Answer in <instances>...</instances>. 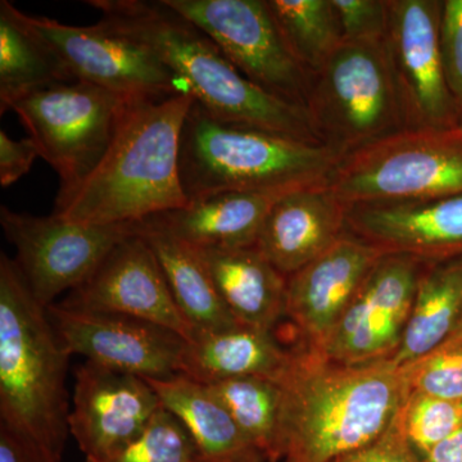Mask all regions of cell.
Listing matches in <instances>:
<instances>
[{
    "label": "cell",
    "instance_id": "cell-1",
    "mask_svg": "<svg viewBox=\"0 0 462 462\" xmlns=\"http://www.w3.org/2000/svg\"><path fill=\"white\" fill-rule=\"evenodd\" d=\"M279 380L282 412L276 462H333L385 433L409 393L392 360L334 364L294 345Z\"/></svg>",
    "mask_w": 462,
    "mask_h": 462
},
{
    "label": "cell",
    "instance_id": "cell-2",
    "mask_svg": "<svg viewBox=\"0 0 462 462\" xmlns=\"http://www.w3.org/2000/svg\"><path fill=\"white\" fill-rule=\"evenodd\" d=\"M99 23L152 51L194 100L220 120L297 141L320 136L306 108L267 93L245 78L216 42L165 0H88Z\"/></svg>",
    "mask_w": 462,
    "mask_h": 462
},
{
    "label": "cell",
    "instance_id": "cell-3",
    "mask_svg": "<svg viewBox=\"0 0 462 462\" xmlns=\"http://www.w3.org/2000/svg\"><path fill=\"white\" fill-rule=\"evenodd\" d=\"M189 93L133 103L102 162L53 215L84 225L136 224L188 205L179 154Z\"/></svg>",
    "mask_w": 462,
    "mask_h": 462
},
{
    "label": "cell",
    "instance_id": "cell-4",
    "mask_svg": "<svg viewBox=\"0 0 462 462\" xmlns=\"http://www.w3.org/2000/svg\"><path fill=\"white\" fill-rule=\"evenodd\" d=\"M69 352L16 261L0 254V422L60 462L69 427Z\"/></svg>",
    "mask_w": 462,
    "mask_h": 462
},
{
    "label": "cell",
    "instance_id": "cell-5",
    "mask_svg": "<svg viewBox=\"0 0 462 462\" xmlns=\"http://www.w3.org/2000/svg\"><path fill=\"white\" fill-rule=\"evenodd\" d=\"M345 154L327 144L220 120L194 100L179 169L188 202L225 191L285 194L329 180Z\"/></svg>",
    "mask_w": 462,
    "mask_h": 462
},
{
    "label": "cell",
    "instance_id": "cell-6",
    "mask_svg": "<svg viewBox=\"0 0 462 462\" xmlns=\"http://www.w3.org/2000/svg\"><path fill=\"white\" fill-rule=\"evenodd\" d=\"M327 185L346 208L462 196V136L402 130L346 154Z\"/></svg>",
    "mask_w": 462,
    "mask_h": 462
},
{
    "label": "cell",
    "instance_id": "cell-7",
    "mask_svg": "<svg viewBox=\"0 0 462 462\" xmlns=\"http://www.w3.org/2000/svg\"><path fill=\"white\" fill-rule=\"evenodd\" d=\"M307 111L321 142L345 156L406 130L384 42H343L312 78Z\"/></svg>",
    "mask_w": 462,
    "mask_h": 462
},
{
    "label": "cell",
    "instance_id": "cell-8",
    "mask_svg": "<svg viewBox=\"0 0 462 462\" xmlns=\"http://www.w3.org/2000/svg\"><path fill=\"white\" fill-rule=\"evenodd\" d=\"M135 102L74 81L33 91L12 106L41 157L60 176L56 200L74 193L96 171Z\"/></svg>",
    "mask_w": 462,
    "mask_h": 462
},
{
    "label": "cell",
    "instance_id": "cell-9",
    "mask_svg": "<svg viewBox=\"0 0 462 462\" xmlns=\"http://www.w3.org/2000/svg\"><path fill=\"white\" fill-rule=\"evenodd\" d=\"M261 89L307 109L312 78L291 53L269 0H165Z\"/></svg>",
    "mask_w": 462,
    "mask_h": 462
},
{
    "label": "cell",
    "instance_id": "cell-10",
    "mask_svg": "<svg viewBox=\"0 0 462 462\" xmlns=\"http://www.w3.org/2000/svg\"><path fill=\"white\" fill-rule=\"evenodd\" d=\"M0 225L16 248V263L39 305L80 287L109 252L138 231L136 224L84 225L51 214L39 217L0 207Z\"/></svg>",
    "mask_w": 462,
    "mask_h": 462
},
{
    "label": "cell",
    "instance_id": "cell-11",
    "mask_svg": "<svg viewBox=\"0 0 462 462\" xmlns=\"http://www.w3.org/2000/svg\"><path fill=\"white\" fill-rule=\"evenodd\" d=\"M443 0H388L385 51L407 129L452 130L462 114L440 57Z\"/></svg>",
    "mask_w": 462,
    "mask_h": 462
},
{
    "label": "cell",
    "instance_id": "cell-12",
    "mask_svg": "<svg viewBox=\"0 0 462 462\" xmlns=\"http://www.w3.org/2000/svg\"><path fill=\"white\" fill-rule=\"evenodd\" d=\"M23 20L50 44L75 81H84L133 100L188 93L152 51L102 23L71 26L47 17Z\"/></svg>",
    "mask_w": 462,
    "mask_h": 462
},
{
    "label": "cell",
    "instance_id": "cell-13",
    "mask_svg": "<svg viewBox=\"0 0 462 462\" xmlns=\"http://www.w3.org/2000/svg\"><path fill=\"white\" fill-rule=\"evenodd\" d=\"M424 263L383 256L346 307L319 355L334 364L391 360L402 342Z\"/></svg>",
    "mask_w": 462,
    "mask_h": 462
},
{
    "label": "cell",
    "instance_id": "cell-14",
    "mask_svg": "<svg viewBox=\"0 0 462 462\" xmlns=\"http://www.w3.org/2000/svg\"><path fill=\"white\" fill-rule=\"evenodd\" d=\"M58 338L69 355H83L143 379H169L181 374L187 339L161 325L120 314L47 307Z\"/></svg>",
    "mask_w": 462,
    "mask_h": 462
},
{
    "label": "cell",
    "instance_id": "cell-15",
    "mask_svg": "<svg viewBox=\"0 0 462 462\" xmlns=\"http://www.w3.org/2000/svg\"><path fill=\"white\" fill-rule=\"evenodd\" d=\"M62 306L142 319L190 340L193 328L176 306L153 249L139 231L124 239Z\"/></svg>",
    "mask_w": 462,
    "mask_h": 462
},
{
    "label": "cell",
    "instance_id": "cell-16",
    "mask_svg": "<svg viewBox=\"0 0 462 462\" xmlns=\"http://www.w3.org/2000/svg\"><path fill=\"white\" fill-rule=\"evenodd\" d=\"M161 407L147 380L87 361L76 372L69 433L87 460H102L141 436Z\"/></svg>",
    "mask_w": 462,
    "mask_h": 462
},
{
    "label": "cell",
    "instance_id": "cell-17",
    "mask_svg": "<svg viewBox=\"0 0 462 462\" xmlns=\"http://www.w3.org/2000/svg\"><path fill=\"white\" fill-rule=\"evenodd\" d=\"M383 256L346 231L321 256L288 276L285 318L291 322L296 345L321 348Z\"/></svg>",
    "mask_w": 462,
    "mask_h": 462
},
{
    "label": "cell",
    "instance_id": "cell-18",
    "mask_svg": "<svg viewBox=\"0 0 462 462\" xmlns=\"http://www.w3.org/2000/svg\"><path fill=\"white\" fill-rule=\"evenodd\" d=\"M346 231L384 256L424 264L462 258V196L348 208Z\"/></svg>",
    "mask_w": 462,
    "mask_h": 462
},
{
    "label": "cell",
    "instance_id": "cell-19",
    "mask_svg": "<svg viewBox=\"0 0 462 462\" xmlns=\"http://www.w3.org/2000/svg\"><path fill=\"white\" fill-rule=\"evenodd\" d=\"M327 182L284 194L258 234L254 247L287 278L321 256L346 231L348 208Z\"/></svg>",
    "mask_w": 462,
    "mask_h": 462
},
{
    "label": "cell",
    "instance_id": "cell-20",
    "mask_svg": "<svg viewBox=\"0 0 462 462\" xmlns=\"http://www.w3.org/2000/svg\"><path fill=\"white\" fill-rule=\"evenodd\" d=\"M275 330L239 324L229 329L194 333L187 340L181 375L202 383L258 376L281 380L293 361Z\"/></svg>",
    "mask_w": 462,
    "mask_h": 462
},
{
    "label": "cell",
    "instance_id": "cell-21",
    "mask_svg": "<svg viewBox=\"0 0 462 462\" xmlns=\"http://www.w3.org/2000/svg\"><path fill=\"white\" fill-rule=\"evenodd\" d=\"M282 196L225 191L145 221L197 249L254 247L270 209Z\"/></svg>",
    "mask_w": 462,
    "mask_h": 462
},
{
    "label": "cell",
    "instance_id": "cell-22",
    "mask_svg": "<svg viewBox=\"0 0 462 462\" xmlns=\"http://www.w3.org/2000/svg\"><path fill=\"white\" fill-rule=\"evenodd\" d=\"M194 249L231 315L240 324L275 330L285 318L287 276L256 247Z\"/></svg>",
    "mask_w": 462,
    "mask_h": 462
},
{
    "label": "cell",
    "instance_id": "cell-23",
    "mask_svg": "<svg viewBox=\"0 0 462 462\" xmlns=\"http://www.w3.org/2000/svg\"><path fill=\"white\" fill-rule=\"evenodd\" d=\"M161 403L189 431L196 462H266L211 389L188 376L145 379Z\"/></svg>",
    "mask_w": 462,
    "mask_h": 462
},
{
    "label": "cell",
    "instance_id": "cell-24",
    "mask_svg": "<svg viewBox=\"0 0 462 462\" xmlns=\"http://www.w3.org/2000/svg\"><path fill=\"white\" fill-rule=\"evenodd\" d=\"M138 231L153 249L173 300L194 333L240 324L218 296L196 249L148 221L138 223Z\"/></svg>",
    "mask_w": 462,
    "mask_h": 462
},
{
    "label": "cell",
    "instance_id": "cell-25",
    "mask_svg": "<svg viewBox=\"0 0 462 462\" xmlns=\"http://www.w3.org/2000/svg\"><path fill=\"white\" fill-rule=\"evenodd\" d=\"M65 63L23 20V12L0 2V114L33 91L74 83Z\"/></svg>",
    "mask_w": 462,
    "mask_h": 462
},
{
    "label": "cell",
    "instance_id": "cell-26",
    "mask_svg": "<svg viewBox=\"0 0 462 462\" xmlns=\"http://www.w3.org/2000/svg\"><path fill=\"white\" fill-rule=\"evenodd\" d=\"M462 315V258L424 264L400 348L397 366L420 360L442 346Z\"/></svg>",
    "mask_w": 462,
    "mask_h": 462
},
{
    "label": "cell",
    "instance_id": "cell-27",
    "mask_svg": "<svg viewBox=\"0 0 462 462\" xmlns=\"http://www.w3.org/2000/svg\"><path fill=\"white\" fill-rule=\"evenodd\" d=\"M266 462H276L281 440L282 388L279 380L236 378L206 384Z\"/></svg>",
    "mask_w": 462,
    "mask_h": 462
},
{
    "label": "cell",
    "instance_id": "cell-28",
    "mask_svg": "<svg viewBox=\"0 0 462 462\" xmlns=\"http://www.w3.org/2000/svg\"><path fill=\"white\" fill-rule=\"evenodd\" d=\"M291 53L307 74H320L340 45L342 30L331 0H269Z\"/></svg>",
    "mask_w": 462,
    "mask_h": 462
},
{
    "label": "cell",
    "instance_id": "cell-29",
    "mask_svg": "<svg viewBox=\"0 0 462 462\" xmlns=\"http://www.w3.org/2000/svg\"><path fill=\"white\" fill-rule=\"evenodd\" d=\"M413 451L424 458L431 448L462 427V402L409 391L397 412Z\"/></svg>",
    "mask_w": 462,
    "mask_h": 462
},
{
    "label": "cell",
    "instance_id": "cell-30",
    "mask_svg": "<svg viewBox=\"0 0 462 462\" xmlns=\"http://www.w3.org/2000/svg\"><path fill=\"white\" fill-rule=\"evenodd\" d=\"M197 448L189 431L173 413L161 407L141 436L102 460L87 462H189Z\"/></svg>",
    "mask_w": 462,
    "mask_h": 462
},
{
    "label": "cell",
    "instance_id": "cell-31",
    "mask_svg": "<svg viewBox=\"0 0 462 462\" xmlns=\"http://www.w3.org/2000/svg\"><path fill=\"white\" fill-rule=\"evenodd\" d=\"M401 367L409 391L462 402V338L443 343L420 360Z\"/></svg>",
    "mask_w": 462,
    "mask_h": 462
},
{
    "label": "cell",
    "instance_id": "cell-32",
    "mask_svg": "<svg viewBox=\"0 0 462 462\" xmlns=\"http://www.w3.org/2000/svg\"><path fill=\"white\" fill-rule=\"evenodd\" d=\"M338 16L343 41L384 42L388 25V0H331Z\"/></svg>",
    "mask_w": 462,
    "mask_h": 462
},
{
    "label": "cell",
    "instance_id": "cell-33",
    "mask_svg": "<svg viewBox=\"0 0 462 462\" xmlns=\"http://www.w3.org/2000/svg\"><path fill=\"white\" fill-rule=\"evenodd\" d=\"M439 42L447 85L462 114V0H443Z\"/></svg>",
    "mask_w": 462,
    "mask_h": 462
},
{
    "label": "cell",
    "instance_id": "cell-34",
    "mask_svg": "<svg viewBox=\"0 0 462 462\" xmlns=\"http://www.w3.org/2000/svg\"><path fill=\"white\" fill-rule=\"evenodd\" d=\"M333 462H422L413 451L397 415L385 433L370 445L342 456Z\"/></svg>",
    "mask_w": 462,
    "mask_h": 462
},
{
    "label": "cell",
    "instance_id": "cell-35",
    "mask_svg": "<svg viewBox=\"0 0 462 462\" xmlns=\"http://www.w3.org/2000/svg\"><path fill=\"white\" fill-rule=\"evenodd\" d=\"M41 151L32 138L14 141L5 130H0V184L11 187L32 169Z\"/></svg>",
    "mask_w": 462,
    "mask_h": 462
},
{
    "label": "cell",
    "instance_id": "cell-36",
    "mask_svg": "<svg viewBox=\"0 0 462 462\" xmlns=\"http://www.w3.org/2000/svg\"><path fill=\"white\" fill-rule=\"evenodd\" d=\"M0 462H54L30 438L0 422Z\"/></svg>",
    "mask_w": 462,
    "mask_h": 462
},
{
    "label": "cell",
    "instance_id": "cell-37",
    "mask_svg": "<svg viewBox=\"0 0 462 462\" xmlns=\"http://www.w3.org/2000/svg\"><path fill=\"white\" fill-rule=\"evenodd\" d=\"M422 462H462V427L438 443Z\"/></svg>",
    "mask_w": 462,
    "mask_h": 462
},
{
    "label": "cell",
    "instance_id": "cell-38",
    "mask_svg": "<svg viewBox=\"0 0 462 462\" xmlns=\"http://www.w3.org/2000/svg\"><path fill=\"white\" fill-rule=\"evenodd\" d=\"M462 338V315L460 320H458L457 325H456L455 330L452 331L449 338L446 340V342H451V340H457ZM445 342V343H446Z\"/></svg>",
    "mask_w": 462,
    "mask_h": 462
},
{
    "label": "cell",
    "instance_id": "cell-39",
    "mask_svg": "<svg viewBox=\"0 0 462 462\" xmlns=\"http://www.w3.org/2000/svg\"><path fill=\"white\" fill-rule=\"evenodd\" d=\"M456 130H457V133L460 134V135L462 136V118L460 125H458V126L456 127Z\"/></svg>",
    "mask_w": 462,
    "mask_h": 462
},
{
    "label": "cell",
    "instance_id": "cell-40",
    "mask_svg": "<svg viewBox=\"0 0 462 462\" xmlns=\"http://www.w3.org/2000/svg\"><path fill=\"white\" fill-rule=\"evenodd\" d=\"M189 462H196V461H194V460H191V461H189Z\"/></svg>",
    "mask_w": 462,
    "mask_h": 462
}]
</instances>
